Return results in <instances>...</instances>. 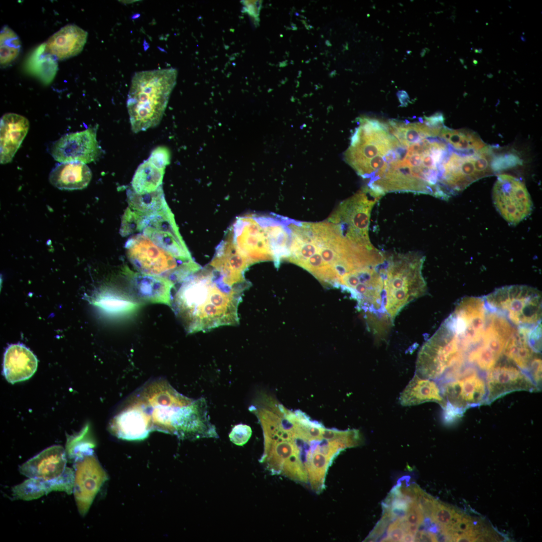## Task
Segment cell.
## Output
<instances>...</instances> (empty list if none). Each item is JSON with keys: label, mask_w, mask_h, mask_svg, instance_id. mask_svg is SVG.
Returning <instances> with one entry per match:
<instances>
[{"label": "cell", "mask_w": 542, "mask_h": 542, "mask_svg": "<svg viewBox=\"0 0 542 542\" xmlns=\"http://www.w3.org/2000/svg\"><path fill=\"white\" fill-rule=\"evenodd\" d=\"M124 403L134 410L150 433L162 431L190 440L219 437L205 398L188 397L163 378L146 383Z\"/></svg>", "instance_id": "1"}, {"label": "cell", "mask_w": 542, "mask_h": 542, "mask_svg": "<svg viewBox=\"0 0 542 542\" xmlns=\"http://www.w3.org/2000/svg\"><path fill=\"white\" fill-rule=\"evenodd\" d=\"M244 292L226 285L208 264L181 284L171 307L187 333L209 331L239 324Z\"/></svg>", "instance_id": "2"}, {"label": "cell", "mask_w": 542, "mask_h": 542, "mask_svg": "<svg viewBox=\"0 0 542 542\" xmlns=\"http://www.w3.org/2000/svg\"><path fill=\"white\" fill-rule=\"evenodd\" d=\"M173 68L141 71L133 76L126 106L134 133L157 126L161 121L176 83Z\"/></svg>", "instance_id": "3"}, {"label": "cell", "mask_w": 542, "mask_h": 542, "mask_svg": "<svg viewBox=\"0 0 542 542\" xmlns=\"http://www.w3.org/2000/svg\"><path fill=\"white\" fill-rule=\"evenodd\" d=\"M125 247L128 259L139 273L166 279L175 285L201 268L192 257L180 256L164 249L141 232L129 237Z\"/></svg>", "instance_id": "4"}, {"label": "cell", "mask_w": 542, "mask_h": 542, "mask_svg": "<svg viewBox=\"0 0 542 542\" xmlns=\"http://www.w3.org/2000/svg\"><path fill=\"white\" fill-rule=\"evenodd\" d=\"M424 260L418 252L388 253L387 313L392 323L406 305L426 293L422 272Z\"/></svg>", "instance_id": "5"}, {"label": "cell", "mask_w": 542, "mask_h": 542, "mask_svg": "<svg viewBox=\"0 0 542 542\" xmlns=\"http://www.w3.org/2000/svg\"><path fill=\"white\" fill-rule=\"evenodd\" d=\"M466 355L459 338L445 320L421 348L415 373L435 381L448 379L464 367Z\"/></svg>", "instance_id": "6"}, {"label": "cell", "mask_w": 542, "mask_h": 542, "mask_svg": "<svg viewBox=\"0 0 542 542\" xmlns=\"http://www.w3.org/2000/svg\"><path fill=\"white\" fill-rule=\"evenodd\" d=\"M491 148L476 152H455L450 148L442 167L441 186L449 198L474 182L501 169L515 165L514 157H494Z\"/></svg>", "instance_id": "7"}, {"label": "cell", "mask_w": 542, "mask_h": 542, "mask_svg": "<svg viewBox=\"0 0 542 542\" xmlns=\"http://www.w3.org/2000/svg\"><path fill=\"white\" fill-rule=\"evenodd\" d=\"M487 307L504 316L517 328H528L540 324L541 295L535 288L512 285L496 289L485 299Z\"/></svg>", "instance_id": "8"}, {"label": "cell", "mask_w": 542, "mask_h": 542, "mask_svg": "<svg viewBox=\"0 0 542 542\" xmlns=\"http://www.w3.org/2000/svg\"><path fill=\"white\" fill-rule=\"evenodd\" d=\"M440 388L446 402L443 410L447 422L460 417L469 408L484 404L487 395L485 378L470 367L441 381Z\"/></svg>", "instance_id": "9"}, {"label": "cell", "mask_w": 542, "mask_h": 542, "mask_svg": "<svg viewBox=\"0 0 542 542\" xmlns=\"http://www.w3.org/2000/svg\"><path fill=\"white\" fill-rule=\"evenodd\" d=\"M380 197L367 187L343 201L329 218L341 234L353 243L372 247L368 235L371 209Z\"/></svg>", "instance_id": "10"}, {"label": "cell", "mask_w": 542, "mask_h": 542, "mask_svg": "<svg viewBox=\"0 0 542 542\" xmlns=\"http://www.w3.org/2000/svg\"><path fill=\"white\" fill-rule=\"evenodd\" d=\"M227 236L251 265L261 261H274L262 215L248 214L237 217Z\"/></svg>", "instance_id": "11"}, {"label": "cell", "mask_w": 542, "mask_h": 542, "mask_svg": "<svg viewBox=\"0 0 542 542\" xmlns=\"http://www.w3.org/2000/svg\"><path fill=\"white\" fill-rule=\"evenodd\" d=\"M514 328L502 315L495 312L488 314L479 342L467 353L468 362L480 370L487 372L501 359Z\"/></svg>", "instance_id": "12"}, {"label": "cell", "mask_w": 542, "mask_h": 542, "mask_svg": "<svg viewBox=\"0 0 542 542\" xmlns=\"http://www.w3.org/2000/svg\"><path fill=\"white\" fill-rule=\"evenodd\" d=\"M494 204L509 224L516 225L530 215L532 202L524 183L507 174L497 176L492 189Z\"/></svg>", "instance_id": "13"}, {"label": "cell", "mask_w": 542, "mask_h": 542, "mask_svg": "<svg viewBox=\"0 0 542 542\" xmlns=\"http://www.w3.org/2000/svg\"><path fill=\"white\" fill-rule=\"evenodd\" d=\"M487 309L484 299L464 297L446 320L467 353L479 342L482 336L487 323Z\"/></svg>", "instance_id": "14"}, {"label": "cell", "mask_w": 542, "mask_h": 542, "mask_svg": "<svg viewBox=\"0 0 542 542\" xmlns=\"http://www.w3.org/2000/svg\"><path fill=\"white\" fill-rule=\"evenodd\" d=\"M74 462L73 492L78 512L84 516L108 476L94 453L78 458Z\"/></svg>", "instance_id": "15"}, {"label": "cell", "mask_w": 542, "mask_h": 542, "mask_svg": "<svg viewBox=\"0 0 542 542\" xmlns=\"http://www.w3.org/2000/svg\"><path fill=\"white\" fill-rule=\"evenodd\" d=\"M485 382L487 395L485 404H490L511 392L539 390L526 373L507 359L499 360L487 371Z\"/></svg>", "instance_id": "16"}, {"label": "cell", "mask_w": 542, "mask_h": 542, "mask_svg": "<svg viewBox=\"0 0 542 542\" xmlns=\"http://www.w3.org/2000/svg\"><path fill=\"white\" fill-rule=\"evenodd\" d=\"M102 152L94 128L64 135L52 145L50 153L59 162L85 164L98 159Z\"/></svg>", "instance_id": "17"}, {"label": "cell", "mask_w": 542, "mask_h": 542, "mask_svg": "<svg viewBox=\"0 0 542 542\" xmlns=\"http://www.w3.org/2000/svg\"><path fill=\"white\" fill-rule=\"evenodd\" d=\"M208 265L226 285L231 288L245 291L251 286L244 274L251 264L238 251L227 236L217 247L215 255Z\"/></svg>", "instance_id": "18"}, {"label": "cell", "mask_w": 542, "mask_h": 542, "mask_svg": "<svg viewBox=\"0 0 542 542\" xmlns=\"http://www.w3.org/2000/svg\"><path fill=\"white\" fill-rule=\"evenodd\" d=\"M67 455L60 445L49 447L19 467L20 472L29 478L53 480L61 476L66 471Z\"/></svg>", "instance_id": "19"}, {"label": "cell", "mask_w": 542, "mask_h": 542, "mask_svg": "<svg viewBox=\"0 0 542 542\" xmlns=\"http://www.w3.org/2000/svg\"><path fill=\"white\" fill-rule=\"evenodd\" d=\"M38 360L34 354L22 344L9 346L4 356L3 374L10 383L24 381L36 372Z\"/></svg>", "instance_id": "20"}, {"label": "cell", "mask_w": 542, "mask_h": 542, "mask_svg": "<svg viewBox=\"0 0 542 542\" xmlns=\"http://www.w3.org/2000/svg\"><path fill=\"white\" fill-rule=\"evenodd\" d=\"M87 38L85 31L74 24L67 25L48 39L45 52L59 60L67 59L81 52Z\"/></svg>", "instance_id": "21"}, {"label": "cell", "mask_w": 542, "mask_h": 542, "mask_svg": "<svg viewBox=\"0 0 542 542\" xmlns=\"http://www.w3.org/2000/svg\"><path fill=\"white\" fill-rule=\"evenodd\" d=\"M74 478V471L67 467L64 473L55 479L29 478L13 488V496L17 499L31 500L53 491H63L69 494L73 492Z\"/></svg>", "instance_id": "22"}, {"label": "cell", "mask_w": 542, "mask_h": 542, "mask_svg": "<svg viewBox=\"0 0 542 542\" xmlns=\"http://www.w3.org/2000/svg\"><path fill=\"white\" fill-rule=\"evenodd\" d=\"M1 163L12 161L26 137L29 122L24 116L14 113L4 114L1 119Z\"/></svg>", "instance_id": "23"}, {"label": "cell", "mask_w": 542, "mask_h": 542, "mask_svg": "<svg viewBox=\"0 0 542 542\" xmlns=\"http://www.w3.org/2000/svg\"><path fill=\"white\" fill-rule=\"evenodd\" d=\"M133 294L140 301L162 303L171 306V291L175 284L166 279L146 275L139 273L134 274L132 280Z\"/></svg>", "instance_id": "24"}, {"label": "cell", "mask_w": 542, "mask_h": 542, "mask_svg": "<svg viewBox=\"0 0 542 542\" xmlns=\"http://www.w3.org/2000/svg\"><path fill=\"white\" fill-rule=\"evenodd\" d=\"M92 178L90 169L80 162H63L51 171L49 180L55 187L63 190H80L86 188Z\"/></svg>", "instance_id": "25"}, {"label": "cell", "mask_w": 542, "mask_h": 542, "mask_svg": "<svg viewBox=\"0 0 542 542\" xmlns=\"http://www.w3.org/2000/svg\"><path fill=\"white\" fill-rule=\"evenodd\" d=\"M403 406H413L435 402L444 409L446 405L440 386L435 380L421 377L415 373L399 396Z\"/></svg>", "instance_id": "26"}, {"label": "cell", "mask_w": 542, "mask_h": 542, "mask_svg": "<svg viewBox=\"0 0 542 542\" xmlns=\"http://www.w3.org/2000/svg\"><path fill=\"white\" fill-rule=\"evenodd\" d=\"M537 353L529 340L527 329L517 328L508 339L503 355L527 373Z\"/></svg>", "instance_id": "27"}, {"label": "cell", "mask_w": 542, "mask_h": 542, "mask_svg": "<svg viewBox=\"0 0 542 542\" xmlns=\"http://www.w3.org/2000/svg\"><path fill=\"white\" fill-rule=\"evenodd\" d=\"M438 137L459 152H476L488 147L478 134L468 129H453L443 125Z\"/></svg>", "instance_id": "28"}, {"label": "cell", "mask_w": 542, "mask_h": 542, "mask_svg": "<svg viewBox=\"0 0 542 542\" xmlns=\"http://www.w3.org/2000/svg\"><path fill=\"white\" fill-rule=\"evenodd\" d=\"M165 169L159 168L147 160L136 170L131 182V189L139 194L156 191L162 186Z\"/></svg>", "instance_id": "29"}, {"label": "cell", "mask_w": 542, "mask_h": 542, "mask_svg": "<svg viewBox=\"0 0 542 542\" xmlns=\"http://www.w3.org/2000/svg\"><path fill=\"white\" fill-rule=\"evenodd\" d=\"M92 304L107 313L124 315L137 309L141 304L124 294L104 291L95 296Z\"/></svg>", "instance_id": "30"}, {"label": "cell", "mask_w": 542, "mask_h": 542, "mask_svg": "<svg viewBox=\"0 0 542 542\" xmlns=\"http://www.w3.org/2000/svg\"><path fill=\"white\" fill-rule=\"evenodd\" d=\"M129 207L142 213L160 210L167 204L162 186L155 192L145 194L135 193L131 188L127 190Z\"/></svg>", "instance_id": "31"}, {"label": "cell", "mask_w": 542, "mask_h": 542, "mask_svg": "<svg viewBox=\"0 0 542 542\" xmlns=\"http://www.w3.org/2000/svg\"><path fill=\"white\" fill-rule=\"evenodd\" d=\"M94 447L89 427L86 426L77 434L67 436L65 451L67 457L74 461L84 455L94 453Z\"/></svg>", "instance_id": "32"}, {"label": "cell", "mask_w": 542, "mask_h": 542, "mask_svg": "<svg viewBox=\"0 0 542 542\" xmlns=\"http://www.w3.org/2000/svg\"><path fill=\"white\" fill-rule=\"evenodd\" d=\"M1 66L6 67L18 57L21 49L18 36L8 26L3 27L0 35Z\"/></svg>", "instance_id": "33"}, {"label": "cell", "mask_w": 542, "mask_h": 542, "mask_svg": "<svg viewBox=\"0 0 542 542\" xmlns=\"http://www.w3.org/2000/svg\"><path fill=\"white\" fill-rule=\"evenodd\" d=\"M251 428L248 425L239 424L233 427L229 434L230 441L237 446L245 445L252 435Z\"/></svg>", "instance_id": "34"}, {"label": "cell", "mask_w": 542, "mask_h": 542, "mask_svg": "<svg viewBox=\"0 0 542 542\" xmlns=\"http://www.w3.org/2000/svg\"><path fill=\"white\" fill-rule=\"evenodd\" d=\"M148 160L156 167L165 169L166 166L170 163V152L166 147H158L152 151Z\"/></svg>", "instance_id": "35"}, {"label": "cell", "mask_w": 542, "mask_h": 542, "mask_svg": "<svg viewBox=\"0 0 542 542\" xmlns=\"http://www.w3.org/2000/svg\"><path fill=\"white\" fill-rule=\"evenodd\" d=\"M527 374L540 390L541 384V359L539 355L532 361Z\"/></svg>", "instance_id": "36"}, {"label": "cell", "mask_w": 542, "mask_h": 542, "mask_svg": "<svg viewBox=\"0 0 542 542\" xmlns=\"http://www.w3.org/2000/svg\"><path fill=\"white\" fill-rule=\"evenodd\" d=\"M397 96L401 105L405 106L409 100V97L404 91H400L397 92Z\"/></svg>", "instance_id": "37"}]
</instances>
